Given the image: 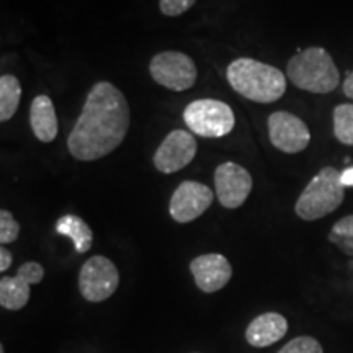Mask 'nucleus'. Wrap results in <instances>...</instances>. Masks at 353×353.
Here are the masks:
<instances>
[{
	"instance_id": "f257e3e1",
	"label": "nucleus",
	"mask_w": 353,
	"mask_h": 353,
	"mask_svg": "<svg viewBox=\"0 0 353 353\" xmlns=\"http://www.w3.org/2000/svg\"><path fill=\"white\" fill-rule=\"evenodd\" d=\"M128 128L130 107L125 95L113 83L97 82L69 134V152L77 161H99L123 143Z\"/></svg>"
},
{
	"instance_id": "f03ea898",
	"label": "nucleus",
	"mask_w": 353,
	"mask_h": 353,
	"mask_svg": "<svg viewBox=\"0 0 353 353\" xmlns=\"http://www.w3.org/2000/svg\"><path fill=\"white\" fill-rule=\"evenodd\" d=\"M228 81L237 94L257 103H273L286 92V77L280 69L250 57L229 64Z\"/></svg>"
},
{
	"instance_id": "7ed1b4c3",
	"label": "nucleus",
	"mask_w": 353,
	"mask_h": 353,
	"mask_svg": "<svg viewBox=\"0 0 353 353\" xmlns=\"http://www.w3.org/2000/svg\"><path fill=\"white\" fill-rule=\"evenodd\" d=\"M286 77L294 87L311 94H330L341 83V74L332 56L324 48H307L290 59Z\"/></svg>"
},
{
	"instance_id": "20e7f679",
	"label": "nucleus",
	"mask_w": 353,
	"mask_h": 353,
	"mask_svg": "<svg viewBox=\"0 0 353 353\" xmlns=\"http://www.w3.org/2000/svg\"><path fill=\"white\" fill-rule=\"evenodd\" d=\"M341 175L342 172L335 167H324L306 185L294 205L299 218L303 221H317L339 210L345 198V187Z\"/></svg>"
},
{
	"instance_id": "39448f33",
	"label": "nucleus",
	"mask_w": 353,
	"mask_h": 353,
	"mask_svg": "<svg viewBox=\"0 0 353 353\" xmlns=\"http://www.w3.org/2000/svg\"><path fill=\"white\" fill-rule=\"evenodd\" d=\"M185 125L201 138H223L234 130L236 117L224 101L213 99L195 100L185 108Z\"/></svg>"
},
{
	"instance_id": "423d86ee",
	"label": "nucleus",
	"mask_w": 353,
	"mask_h": 353,
	"mask_svg": "<svg viewBox=\"0 0 353 353\" xmlns=\"http://www.w3.org/2000/svg\"><path fill=\"white\" fill-rule=\"evenodd\" d=\"M120 285V272L112 260L103 255L90 257L79 273V290L88 303H101L112 298Z\"/></svg>"
},
{
	"instance_id": "0eeeda50",
	"label": "nucleus",
	"mask_w": 353,
	"mask_h": 353,
	"mask_svg": "<svg viewBox=\"0 0 353 353\" xmlns=\"http://www.w3.org/2000/svg\"><path fill=\"white\" fill-rule=\"evenodd\" d=\"M149 72L159 85L174 92L188 90L195 85L198 70L193 59L180 51H162L151 59Z\"/></svg>"
},
{
	"instance_id": "6e6552de",
	"label": "nucleus",
	"mask_w": 353,
	"mask_h": 353,
	"mask_svg": "<svg viewBox=\"0 0 353 353\" xmlns=\"http://www.w3.org/2000/svg\"><path fill=\"white\" fill-rule=\"evenodd\" d=\"M214 193L205 183L185 180L176 187L169 203V213L176 223H192L213 205Z\"/></svg>"
},
{
	"instance_id": "1a4fd4ad",
	"label": "nucleus",
	"mask_w": 353,
	"mask_h": 353,
	"mask_svg": "<svg viewBox=\"0 0 353 353\" xmlns=\"http://www.w3.org/2000/svg\"><path fill=\"white\" fill-rule=\"evenodd\" d=\"M252 175L236 162H224L214 172L216 196L228 210H236L245 203L252 192Z\"/></svg>"
},
{
	"instance_id": "9d476101",
	"label": "nucleus",
	"mask_w": 353,
	"mask_h": 353,
	"mask_svg": "<svg viewBox=\"0 0 353 353\" xmlns=\"http://www.w3.org/2000/svg\"><path fill=\"white\" fill-rule=\"evenodd\" d=\"M268 136L278 151L298 154L311 143V132L306 123L296 114L275 112L268 118Z\"/></svg>"
},
{
	"instance_id": "9b49d317",
	"label": "nucleus",
	"mask_w": 353,
	"mask_h": 353,
	"mask_svg": "<svg viewBox=\"0 0 353 353\" xmlns=\"http://www.w3.org/2000/svg\"><path fill=\"white\" fill-rule=\"evenodd\" d=\"M196 156V139L185 130H174L165 136L154 154V165L162 174H174L190 165Z\"/></svg>"
},
{
	"instance_id": "f8f14e48",
	"label": "nucleus",
	"mask_w": 353,
	"mask_h": 353,
	"mask_svg": "<svg viewBox=\"0 0 353 353\" xmlns=\"http://www.w3.org/2000/svg\"><path fill=\"white\" fill-rule=\"evenodd\" d=\"M44 278V268L38 262H25L15 276L0 280V306L7 311H20L30 301V288Z\"/></svg>"
},
{
	"instance_id": "ddd939ff",
	"label": "nucleus",
	"mask_w": 353,
	"mask_h": 353,
	"mask_svg": "<svg viewBox=\"0 0 353 353\" xmlns=\"http://www.w3.org/2000/svg\"><path fill=\"white\" fill-rule=\"evenodd\" d=\"M190 272L203 293H216L223 290L232 276L231 263L221 254H205L193 259Z\"/></svg>"
},
{
	"instance_id": "4468645a",
	"label": "nucleus",
	"mask_w": 353,
	"mask_h": 353,
	"mask_svg": "<svg viewBox=\"0 0 353 353\" xmlns=\"http://www.w3.org/2000/svg\"><path fill=\"white\" fill-rule=\"evenodd\" d=\"M288 332V321L278 312H263L247 325L245 341L255 348L270 347Z\"/></svg>"
},
{
	"instance_id": "2eb2a0df",
	"label": "nucleus",
	"mask_w": 353,
	"mask_h": 353,
	"mask_svg": "<svg viewBox=\"0 0 353 353\" xmlns=\"http://www.w3.org/2000/svg\"><path fill=\"white\" fill-rule=\"evenodd\" d=\"M30 125L33 134L41 143H52L57 136V117L52 100L48 95H38L30 108Z\"/></svg>"
},
{
	"instance_id": "dca6fc26",
	"label": "nucleus",
	"mask_w": 353,
	"mask_h": 353,
	"mask_svg": "<svg viewBox=\"0 0 353 353\" xmlns=\"http://www.w3.org/2000/svg\"><path fill=\"white\" fill-rule=\"evenodd\" d=\"M56 231L74 242L77 254L88 252L92 249V244H94V232H92L90 226L76 214H65L57 219Z\"/></svg>"
},
{
	"instance_id": "f3484780",
	"label": "nucleus",
	"mask_w": 353,
	"mask_h": 353,
	"mask_svg": "<svg viewBox=\"0 0 353 353\" xmlns=\"http://www.w3.org/2000/svg\"><path fill=\"white\" fill-rule=\"evenodd\" d=\"M21 99L20 81L10 74L0 77V121L6 123L17 113Z\"/></svg>"
},
{
	"instance_id": "a211bd4d",
	"label": "nucleus",
	"mask_w": 353,
	"mask_h": 353,
	"mask_svg": "<svg viewBox=\"0 0 353 353\" xmlns=\"http://www.w3.org/2000/svg\"><path fill=\"white\" fill-rule=\"evenodd\" d=\"M334 134L345 145H353V103L334 108Z\"/></svg>"
},
{
	"instance_id": "6ab92c4d",
	"label": "nucleus",
	"mask_w": 353,
	"mask_h": 353,
	"mask_svg": "<svg viewBox=\"0 0 353 353\" xmlns=\"http://www.w3.org/2000/svg\"><path fill=\"white\" fill-rule=\"evenodd\" d=\"M329 241L348 257H353V214L339 219L329 232Z\"/></svg>"
},
{
	"instance_id": "aec40b11",
	"label": "nucleus",
	"mask_w": 353,
	"mask_h": 353,
	"mask_svg": "<svg viewBox=\"0 0 353 353\" xmlns=\"http://www.w3.org/2000/svg\"><path fill=\"white\" fill-rule=\"evenodd\" d=\"M20 224L8 210L0 211V244H12L19 239Z\"/></svg>"
},
{
	"instance_id": "412c9836",
	"label": "nucleus",
	"mask_w": 353,
	"mask_h": 353,
	"mask_svg": "<svg viewBox=\"0 0 353 353\" xmlns=\"http://www.w3.org/2000/svg\"><path fill=\"white\" fill-rule=\"evenodd\" d=\"M278 353H324V348L314 337L301 335V337L293 339L285 347H281Z\"/></svg>"
},
{
	"instance_id": "4be33fe9",
	"label": "nucleus",
	"mask_w": 353,
	"mask_h": 353,
	"mask_svg": "<svg viewBox=\"0 0 353 353\" xmlns=\"http://www.w3.org/2000/svg\"><path fill=\"white\" fill-rule=\"evenodd\" d=\"M196 0H159V8L167 17H179L195 6Z\"/></svg>"
},
{
	"instance_id": "5701e85b",
	"label": "nucleus",
	"mask_w": 353,
	"mask_h": 353,
	"mask_svg": "<svg viewBox=\"0 0 353 353\" xmlns=\"http://www.w3.org/2000/svg\"><path fill=\"white\" fill-rule=\"evenodd\" d=\"M12 260L13 259L10 250H8L7 247H2V249H0V272H7L8 268H10Z\"/></svg>"
},
{
	"instance_id": "b1692460",
	"label": "nucleus",
	"mask_w": 353,
	"mask_h": 353,
	"mask_svg": "<svg viewBox=\"0 0 353 353\" xmlns=\"http://www.w3.org/2000/svg\"><path fill=\"white\" fill-rule=\"evenodd\" d=\"M343 94L353 100V70L347 76L345 82H343Z\"/></svg>"
},
{
	"instance_id": "393cba45",
	"label": "nucleus",
	"mask_w": 353,
	"mask_h": 353,
	"mask_svg": "<svg viewBox=\"0 0 353 353\" xmlns=\"http://www.w3.org/2000/svg\"><path fill=\"white\" fill-rule=\"evenodd\" d=\"M341 180H342L343 187H353V167L342 172Z\"/></svg>"
},
{
	"instance_id": "a878e982",
	"label": "nucleus",
	"mask_w": 353,
	"mask_h": 353,
	"mask_svg": "<svg viewBox=\"0 0 353 353\" xmlns=\"http://www.w3.org/2000/svg\"><path fill=\"white\" fill-rule=\"evenodd\" d=\"M0 353H6V348H3V345H0Z\"/></svg>"
}]
</instances>
